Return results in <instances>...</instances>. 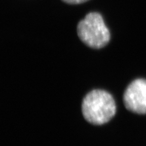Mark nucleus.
Wrapping results in <instances>:
<instances>
[{"label":"nucleus","mask_w":146,"mask_h":146,"mask_svg":"<svg viewBox=\"0 0 146 146\" xmlns=\"http://www.w3.org/2000/svg\"><path fill=\"white\" fill-rule=\"evenodd\" d=\"M116 106L113 97L106 91L95 89L84 98L82 112L85 119L92 125L107 123L114 117Z\"/></svg>","instance_id":"1"},{"label":"nucleus","mask_w":146,"mask_h":146,"mask_svg":"<svg viewBox=\"0 0 146 146\" xmlns=\"http://www.w3.org/2000/svg\"><path fill=\"white\" fill-rule=\"evenodd\" d=\"M79 39L87 46L94 49L105 47L110 40V33L102 16L98 12H89L77 25Z\"/></svg>","instance_id":"2"},{"label":"nucleus","mask_w":146,"mask_h":146,"mask_svg":"<svg viewBox=\"0 0 146 146\" xmlns=\"http://www.w3.org/2000/svg\"><path fill=\"white\" fill-rule=\"evenodd\" d=\"M126 108L138 114H146V79L137 78L129 84L124 93Z\"/></svg>","instance_id":"3"},{"label":"nucleus","mask_w":146,"mask_h":146,"mask_svg":"<svg viewBox=\"0 0 146 146\" xmlns=\"http://www.w3.org/2000/svg\"><path fill=\"white\" fill-rule=\"evenodd\" d=\"M64 2L68 3V4H81L89 0H62Z\"/></svg>","instance_id":"4"}]
</instances>
